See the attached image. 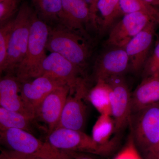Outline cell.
I'll use <instances>...</instances> for the list:
<instances>
[{"label":"cell","instance_id":"obj_1","mask_svg":"<svg viewBox=\"0 0 159 159\" xmlns=\"http://www.w3.org/2000/svg\"><path fill=\"white\" fill-rule=\"evenodd\" d=\"M48 38L46 49L60 54L72 62L84 75L91 56L88 43L79 32L67 28L60 23L49 25Z\"/></svg>","mask_w":159,"mask_h":159},{"label":"cell","instance_id":"obj_2","mask_svg":"<svg viewBox=\"0 0 159 159\" xmlns=\"http://www.w3.org/2000/svg\"><path fill=\"white\" fill-rule=\"evenodd\" d=\"M131 133L144 159L159 156V103L132 114Z\"/></svg>","mask_w":159,"mask_h":159},{"label":"cell","instance_id":"obj_3","mask_svg":"<svg viewBox=\"0 0 159 159\" xmlns=\"http://www.w3.org/2000/svg\"><path fill=\"white\" fill-rule=\"evenodd\" d=\"M49 32L48 25L39 19L34 11L26 54L15 72L20 82L38 77L41 65L47 56Z\"/></svg>","mask_w":159,"mask_h":159},{"label":"cell","instance_id":"obj_4","mask_svg":"<svg viewBox=\"0 0 159 159\" xmlns=\"http://www.w3.org/2000/svg\"><path fill=\"white\" fill-rule=\"evenodd\" d=\"M1 130L2 145H6L7 149L46 159H73L66 151L55 148L27 131L16 128Z\"/></svg>","mask_w":159,"mask_h":159},{"label":"cell","instance_id":"obj_5","mask_svg":"<svg viewBox=\"0 0 159 159\" xmlns=\"http://www.w3.org/2000/svg\"><path fill=\"white\" fill-rule=\"evenodd\" d=\"M34 13L32 6L24 2L15 16L8 44L6 72L9 74L15 73L25 57Z\"/></svg>","mask_w":159,"mask_h":159},{"label":"cell","instance_id":"obj_6","mask_svg":"<svg viewBox=\"0 0 159 159\" xmlns=\"http://www.w3.org/2000/svg\"><path fill=\"white\" fill-rule=\"evenodd\" d=\"M59 150L107 156L116 146L115 139L107 145L97 144L92 137L82 131L64 128L56 129L48 134L47 140Z\"/></svg>","mask_w":159,"mask_h":159},{"label":"cell","instance_id":"obj_7","mask_svg":"<svg viewBox=\"0 0 159 159\" xmlns=\"http://www.w3.org/2000/svg\"><path fill=\"white\" fill-rule=\"evenodd\" d=\"M49 76L67 85L70 93H74L77 88L86 83L81 70L60 54L51 52L47 55L40 67L38 76Z\"/></svg>","mask_w":159,"mask_h":159},{"label":"cell","instance_id":"obj_8","mask_svg":"<svg viewBox=\"0 0 159 159\" xmlns=\"http://www.w3.org/2000/svg\"><path fill=\"white\" fill-rule=\"evenodd\" d=\"M111 88V116L116 133H120L130 124L131 118V93L123 76L111 77L105 80Z\"/></svg>","mask_w":159,"mask_h":159},{"label":"cell","instance_id":"obj_9","mask_svg":"<svg viewBox=\"0 0 159 159\" xmlns=\"http://www.w3.org/2000/svg\"><path fill=\"white\" fill-rule=\"evenodd\" d=\"M153 19L152 16L145 12L124 14L121 20L112 27L105 44L113 48H125L131 40Z\"/></svg>","mask_w":159,"mask_h":159},{"label":"cell","instance_id":"obj_10","mask_svg":"<svg viewBox=\"0 0 159 159\" xmlns=\"http://www.w3.org/2000/svg\"><path fill=\"white\" fill-rule=\"evenodd\" d=\"M88 92L86 83L69 94L56 129L64 128L84 131L86 122V106L84 99Z\"/></svg>","mask_w":159,"mask_h":159},{"label":"cell","instance_id":"obj_11","mask_svg":"<svg viewBox=\"0 0 159 159\" xmlns=\"http://www.w3.org/2000/svg\"><path fill=\"white\" fill-rule=\"evenodd\" d=\"M157 25L154 19L134 37L125 49L129 59V66L135 72L143 70L150 54Z\"/></svg>","mask_w":159,"mask_h":159},{"label":"cell","instance_id":"obj_12","mask_svg":"<svg viewBox=\"0 0 159 159\" xmlns=\"http://www.w3.org/2000/svg\"><path fill=\"white\" fill-rule=\"evenodd\" d=\"M70 93L67 85L57 88L46 96L35 111V119L46 125L48 134L56 128Z\"/></svg>","mask_w":159,"mask_h":159},{"label":"cell","instance_id":"obj_13","mask_svg":"<svg viewBox=\"0 0 159 159\" xmlns=\"http://www.w3.org/2000/svg\"><path fill=\"white\" fill-rule=\"evenodd\" d=\"M20 83L21 97L27 107L34 114V118L35 111L46 96L57 88L66 85L57 80L45 75Z\"/></svg>","mask_w":159,"mask_h":159},{"label":"cell","instance_id":"obj_14","mask_svg":"<svg viewBox=\"0 0 159 159\" xmlns=\"http://www.w3.org/2000/svg\"><path fill=\"white\" fill-rule=\"evenodd\" d=\"M62 12L60 22L67 28L86 37L85 27L92 25L88 5L84 0H61Z\"/></svg>","mask_w":159,"mask_h":159},{"label":"cell","instance_id":"obj_15","mask_svg":"<svg viewBox=\"0 0 159 159\" xmlns=\"http://www.w3.org/2000/svg\"><path fill=\"white\" fill-rule=\"evenodd\" d=\"M129 66V59L125 49L115 48L106 52L97 61L95 70L96 80H105L122 76Z\"/></svg>","mask_w":159,"mask_h":159},{"label":"cell","instance_id":"obj_16","mask_svg":"<svg viewBox=\"0 0 159 159\" xmlns=\"http://www.w3.org/2000/svg\"><path fill=\"white\" fill-rule=\"evenodd\" d=\"M21 83L11 74L0 76V107L19 112L35 120L34 114L26 106L20 94Z\"/></svg>","mask_w":159,"mask_h":159},{"label":"cell","instance_id":"obj_17","mask_svg":"<svg viewBox=\"0 0 159 159\" xmlns=\"http://www.w3.org/2000/svg\"><path fill=\"white\" fill-rule=\"evenodd\" d=\"M159 103V74L144 77L131 93L132 114Z\"/></svg>","mask_w":159,"mask_h":159},{"label":"cell","instance_id":"obj_18","mask_svg":"<svg viewBox=\"0 0 159 159\" xmlns=\"http://www.w3.org/2000/svg\"><path fill=\"white\" fill-rule=\"evenodd\" d=\"M86 98L100 115L111 116V88L106 80H96V84L88 91Z\"/></svg>","mask_w":159,"mask_h":159},{"label":"cell","instance_id":"obj_19","mask_svg":"<svg viewBox=\"0 0 159 159\" xmlns=\"http://www.w3.org/2000/svg\"><path fill=\"white\" fill-rule=\"evenodd\" d=\"M39 19L48 25L59 23L62 12L61 0H30Z\"/></svg>","mask_w":159,"mask_h":159},{"label":"cell","instance_id":"obj_20","mask_svg":"<svg viewBox=\"0 0 159 159\" xmlns=\"http://www.w3.org/2000/svg\"><path fill=\"white\" fill-rule=\"evenodd\" d=\"M97 9L101 16L100 31L102 33L112 27L119 17L124 15L119 0H98Z\"/></svg>","mask_w":159,"mask_h":159},{"label":"cell","instance_id":"obj_21","mask_svg":"<svg viewBox=\"0 0 159 159\" xmlns=\"http://www.w3.org/2000/svg\"><path fill=\"white\" fill-rule=\"evenodd\" d=\"M33 119L24 114L0 107V129L16 128L33 132Z\"/></svg>","mask_w":159,"mask_h":159},{"label":"cell","instance_id":"obj_22","mask_svg":"<svg viewBox=\"0 0 159 159\" xmlns=\"http://www.w3.org/2000/svg\"><path fill=\"white\" fill-rule=\"evenodd\" d=\"M115 131V123L110 115H100L93 126L92 136L94 141L99 145L110 143V138Z\"/></svg>","mask_w":159,"mask_h":159},{"label":"cell","instance_id":"obj_23","mask_svg":"<svg viewBox=\"0 0 159 159\" xmlns=\"http://www.w3.org/2000/svg\"><path fill=\"white\" fill-rule=\"evenodd\" d=\"M15 14L0 21V76L6 72L9 35Z\"/></svg>","mask_w":159,"mask_h":159},{"label":"cell","instance_id":"obj_24","mask_svg":"<svg viewBox=\"0 0 159 159\" xmlns=\"http://www.w3.org/2000/svg\"><path fill=\"white\" fill-rule=\"evenodd\" d=\"M123 14L143 12L153 16L156 8L151 6L144 0H119Z\"/></svg>","mask_w":159,"mask_h":159},{"label":"cell","instance_id":"obj_25","mask_svg":"<svg viewBox=\"0 0 159 159\" xmlns=\"http://www.w3.org/2000/svg\"><path fill=\"white\" fill-rule=\"evenodd\" d=\"M144 77L159 74V39L143 69Z\"/></svg>","mask_w":159,"mask_h":159},{"label":"cell","instance_id":"obj_26","mask_svg":"<svg viewBox=\"0 0 159 159\" xmlns=\"http://www.w3.org/2000/svg\"><path fill=\"white\" fill-rule=\"evenodd\" d=\"M113 159H144L137 148L131 133L124 147Z\"/></svg>","mask_w":159,"mask_h":159},{"label":"cell","instance_id":"obj_27","mask_svg":"<svg viewBox=\"0 0 159 159\" xmlns=\"http://www.w3.org/2000/svg\"><path fill=\"white\" fill-rule=\"evenodd\" d=\"M20 0L0 1V21L14 15L20 7Z\"/></svg>","mask_w":159,"mask_h":159},{"label":"cell","instance_id":"obj_28","mask_svg":"<svg viewBox=\"0 0 159 159\" xmlns=\"http://www.w3.org/2000/svg\"><path fill=\"white\" fill-rule=\"evenodd\" d=\"M0 159H46L33 156L3 148L0 150Z\"/></svg>","mask_w":159,"mask_h":159},{"label":"cell","instance_id":"obj_29","mask_svg":"<svg viewBox=\"0 0 159 159\" xmlns=\"http://www.w3.org/2000/svg\"><path fill=\"white\" fill-rule=\"evenodd\" d=\"M88 5L92 18V26L95 29H98V16L97 5L98 0H84Z\"/></svg>","mask_w":159,"mask_h":159},{"label":"cell","instance_id":"obj_30","mask_svg":"<svg viewBox=\"0 0 159 159\" xmlns=\"http://www.w3.org/2000/svg\"><path fill=\"white\" fill-rule=\"evenodd\" d=\"M66 152L70 155L73 159H93L85 153L75 152Z\"/></svg>","mask_w":159,"mask_h":159},{"label":"cell","instance_id":"obj_31","mask_svg":"<svg viewBox=\"0 0 159 159\" xmlns=\"http://www.w3.org/2000/svg\"><path fill=\"white\" fill-rule=\"evenodd\" d=\"M144 1L152 7L159 8V0H144Z\"/></svg>","mask_w":159,"mask_h":159},{"label":"cell","instance_id":"obj_32","mask_svg":"<svg viewBox=\"0 0 159 159\" xmlns=\"http://www.w3.org/2000/svg\"><path fill=\"white\" fill-rule=\"evenodd\" d=\"M153 17L157 25L159 26V8L156 9L154 13Z\"/></svg>","mask_w":159,"mask_h":159},{"label":"cell","instance_id":"obj_33","mask_svg":"<svg viewBox=\"0 0 159 159\" xmlns=\"http://www.w3.org/2000/svg\"><path fill=\"white\" fill-rule=\"evenodd\" d=\"M2 131H1V129H0V150L2 148Z\"/></svg>","mask_w":159,"mask_h":159},{"label":"cell","instance_id":"obj_34","mask_svg":"<svg viewBox=\"0 0 159 159\" xmlns=\"http://www.w3.org/2000/svg\"><path fill=\"white\" fill-rule=\"evenodd\" d=\"M157 159H159V157H158V158Z\"/></svg>","mask_w":159,"mask_h":159},{"label":"cell","instance_id":"obj_35","mask_svg":"<svg viewBox=\"0 0 159 159\" xmlns=\"http://www.w3.org/2000/svg\"><path fill=\"white\" fill-rule=\"evenodd\" d=\"M3 1V0H0V1Z\"/></svg>","mask_w":159,"mask_h":159},{"label":"cell","instance_id":"obj_36","mask_svg":"<svg viewBox=\"0 0 159 159\" xmlns=\"http://www.w3.org/2000/svg\"></svg>","mask_w":159,"mask_h":159}]
</instances>
